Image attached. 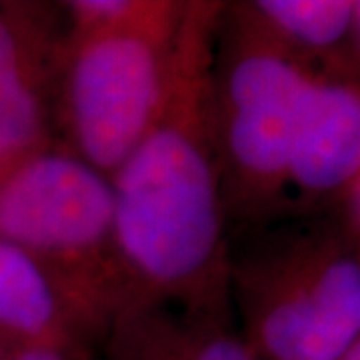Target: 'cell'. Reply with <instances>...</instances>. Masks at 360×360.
Returning <instances> with one entry per match:
<instances>
[{
  "label": "cell",
  "instance_id": "30bf717a",
  "mask_svg": "<svg viewBox=\"0 0 360 360\" xmlns=\"http://www.w3.org/2000/svg\"><path fill=\"white\" fill-rule=\"evenodd\" d=\"M238 6L270 39L312 66L356 70L359 0H255Z\"/></svg>",
  "mask_w": 360,
  "mask_h": 360
},
{
  "label": "cell",
  "instance_id": "9c48e42d",
  "mask_svg": "<svg viewBox=\"0 0 360 360\" xmlns=\"http://www.w3.org/2000/svg\"><path fill=\"white\" fill-rule=\"evenodd\" d=\"M106 322L49 266L0 240V342L80 338Z\"/></svg>",
  "mask_w": 360,
  "mask_h": 360
},
{
  "label": "cell",
  "instance_id": "4fadbf2b",
  "mask_svg": "<svg viewBox=\"0 0 360 360\" xmlns=\"http://www.w3.org/2000/svg\"><path fill=\"white\" fill-rule=\"evenodd\" d=\"M0 360H6V345L0 342Z\"/></svg>",
  "mask_w": 360,
  "mask_h": 360
},
{
  "label": "cell",
  "instance_id": "5b68a950",
  "mask_svg": "<svg viewBox=\"0 0 360 360\" xmlns=\"http://www.w3.org/2000/svg\"><path fill=\"white\" fill-rule=\"evenodd\" d=\"M0 240L49 266L106 324L127 302L112 182L60 142L0 179Z\"/></svg>",
  "mask_w": 360,
  "mask_h": 360
},
{
  "label": "cell",
  "instance_id": "277c9868",
  "mask_svg": "<svg viewBox=\"0 0 360 360\" xmlns=\"http://www.w3.org/2000/svg\"><path fill=\"white\" fill-rule=\"evenodd\" d=\"M312 66L224 4L212 63V106L231 226L245 231L290 214L286 162ZM234 232V231H232Z\"/></svg>",
  "mask_w": 360,
  "mask_h": 360
},
{
  "label": "cell",
  "instance_id": "7c38bea8",
  "mask_svg": "<svg viewBox=\"0 0 360 360\" xmlns=\"http://www.w3.org/2000/svg\"><path fill=\"white\" fill-rule=\"evenodd\" d=\"M338 360H360V340L348 348L347 352H345V354H342Z\"/></svg>",
  "mask_w": 360,
  "mask_h": 360
},
{
  "label": "cell",
  "instance_id": "7a4b0ae2",
  "mask_svg": "<svg viewBox=\"0 0 360 360\" xmlns=\"http://www.w3.org/2000/svg\"><path fill=\"white\" fill-rule=\"evenodd\" d=\"M229 246V295L245 338L270 360H338L360 340L359 226L286 214Z\"/></svg>",
  "mask_w": 360,
  "mask_h": 360
},
{
  "label": "cell",
  "instance_id": "8fae6325",
  "mask_svg": "<svg viewBox=\"0 0 360 360\" xmlns=\"http://www.w3.org/2000/svg\"><path fill=\"white\" fill-rule=\"evenodd\" d=\"M78 338L52 336L6 345V360H75Z\"/></svg>",
  "mask_w": 360,
  "mask_h": 360
},
{
  "label": "cell",
  "instance_id": "8992f818",
  "mask_svg": "<svg viewBox=\"0 0 360 360\" xmlns=\"http://www.w3.org/2000/svg\"><path fill=\"white\" fill-rule=\"evenodd\" d=\"M66 46L63 4L0 2V179L58 142Z\"/></svg>",
  "mask_w": 360,
  "mask_h": 360
},
{
  "label": "cell",
  "instance_id": "3957f363",
  "mask_svg": "<svg viewBox=\"0 0 360 360\" xmlns=\"http://www.w3.org/2000/svg\"><path fill=\"white\" fill-rule=\"evenodd\" d=\"M58 142L112 179L167 98L186 2H63Z\"/></svg>",
  "mask_w": 360,
  "mask_h": 360
},
{
  "label": "cell",
  "instance_id": "52a82bcc",
  "mask_svg": "<svg viewBox=\"0 0 360 360\" xmlns=\"http://www.w3.org/2000/svg\"><path fill=\"white\" fill-rule=\"evenodd\" d=\"M356 70L316 68L298 106L286 162L290 214H335L359 226Z\"/></svg>",
  "mask_w": 360,
  "mask_h": 360
},
{
  "label": "cell",
  "instance_id": "ba28073f",
  "mask_svg": "<svg viewBox=\"0 0 360 360\" xmlns=\"http://www.w3.org/2000/svg\"><path fill=\"white\" fill-rule=\"evenodd\" d=\"M122 360H255L231 295L206 300H130L106 324Z\"/></svg>",
  "mask_w": 360,
  "mask_h": 360
},
{
  "label": "cell",
  "instance_id": "6da1fadb",
  "mask_svg": "<svg viewBox=\"0 0 360 360\" xmlns=\"http://www.w3.org/2000/svg\"><path fill=\"white\" fill-rule=\"evenodd\" d=\"M222 8L186 2L167 98L110 179L127 302L229 295L231 234L212 106Z\"/></svg>",
  "mask_w": 360,
  "mask_h": 360
}]
</instances>
